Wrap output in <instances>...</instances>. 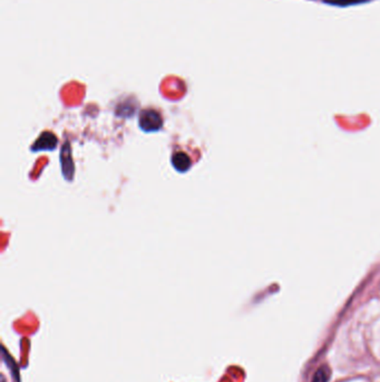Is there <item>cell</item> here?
<instances>
[{
	"label": "cell",
	"instance_id": "2",
	"mask_svg": "<svg viewBox=\"0 0 380 382\" xmlns=\"http://www.w3.org/2000/svg\"><path fill=\"white\" fill-rule=\"evenodd\" d=\"M57 146H58V139H57L56 135L51 132L45 131L39 135L38 139L35 141V144L32 146L30 150L33 153L53 151L54 149H56Z\"/></svg>",
	"mask_w": 380,
	"mask_h": 382
},
{
	"label": "cell",
	"instance_id": "1",
	"mask_svg": "<svg viewBox=\"0 0 380 382\" xmlns=\"http://www.w3.org/2000/svg\"><path fill=\"white\" fill-rule=\"evenodd\" d=\"M163 117L158 111L154 109H145L141 111L139 115V126L142 131L146 133L160 131L163 128Z\"/></svg>",
	"mask_w": 380,
	"mask_h": 382
},
{
	"label": "cell",
	"instance_id": "4",
	"mask_svg": "<svg viewBox=\"0 0 380 382\" xmlns=\"http://www.w3.org/2000/svg\"><path fill=\"white\" fill-rule=\"evenodd\" d=\"M330 371L327 367H321L317 372H316L315 378L312 382H327L329 379Z\"/></svg>",
	"mask_w": 380,
	"mask_h": 382
},
{
	"label": "cell",
	"instance_id": "3",
	"mask_svg": "<svg viewBox=\"0 0 380 382\" xmlns=\"http://www.w3.org/2000/svg\"><path fill=\"white\" fill-rule=\"evenodd\" d=\"M171 162H172L173 168L180 173H185L190 170L192 164H193L190 155L185 151H176V153H173Z\"/></svg>",
	"mask_w": 380,
	"mask_h": 382
}]
</instances>
